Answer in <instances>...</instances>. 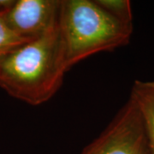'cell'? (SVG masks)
Instances as JSON below:
<instances>
[{
	"instance_id": "obj_1",
	"label": "cell",
	"mask_w": 154,
	"mask_h": 154,
	"mask_svg": "<svg viewBox=\"0 0 154 154\" xmlns=\"http://www.w3.org/2000/svg\"><path fill=\"white\" fill-rule=\"evenodd\" d=\"M69 70L57 22L0 60V88L28 105H42L59 90Z\"/></svg>"
},
{
	"instance_id": "obj_2",
	"label": "cell",
	"mask_w": 154,
	"mask_h": 154,
	"mask_svg": "<svg viewBox=\"0 0 154 154\" xmlns=\"http://www.w3.org/2000/svg\"><path fill=\"white\" fill-rule=\"evenodd\" d=\"M58 23L70 69L102 51L128 44L133 24L112 17L95 0H61Z\"/></svg>"
},
{
	"instance_id": "obj_3",
	"label": "cell",
	"mask_w": 154,
	"mask_h": 154,
	"mask_svg": "<svg viewBox=\"0 0 154 154\" xmlns=\"http://www.w3.org/2000/svg\"><path fill=\"white\" fill-rule=\"evenodd\" d=\"M81 154H151L141 116L130 97Z\"/></svg>"
},
{
	"instance_id": "obj_4",
	"label": "cell",
	"mask_w": 154,
	"mask_h": 154,
	"mask_svg": "<svg viewBox=\"0 0 154 154\" xmlns=\"http://www.w3.org/2000/svg\"><path fill=\"white\" fill-rule=\"evenodd\" d=\"M61 0H17L5 12L14 33L26 40L44 34L58 22Z\"/></svg>"
},
{
	"instance_id": "obj_5",
	"label": "cell",
	"mask_w": 154,
	"mask_h": 154,
	"mask_svg": "<svg viewBox=\"0 0 154 154\" xmlns=\"http://www.w3.org/2000/svg\"><path fill=\"white\" fill-rule=\"evenodd\" d=\"M137 105L148 140L151 154H154V79L136 80L129 96Z\"/></svg>"
},
{
	"instance_id": "obj_6",
	"label": "cell",
	"mask_w": 154,
	"mask_h": 154,
	"mask_svg": "<svg viewBox=\"0 0 154 154\" xmlns=\"http://www.w3.org/2000/svg\"><path fill=\"white\" fill-rule=\"evenodd\" d=\"M11 3L10 0H0V60L17 46L29 41L16 34L6 22L5 12Z\"/></svg>"
},
{
	"instance_id": "obj_7",
	"label": "cell",
	"mask_w": 154,
	"mask_h": 154,
	"mask_svg": "<svg viewBox=\"0 0 154 154\" xmlns=\"http://www.w3.org/2000/svg\"><path fill=\"white\" fill-rule=\"evenodd\" d=\"M112 17L121 22L133 24V13L130 1L128 0H95Z\"/></svg>"
}]
</instances>
